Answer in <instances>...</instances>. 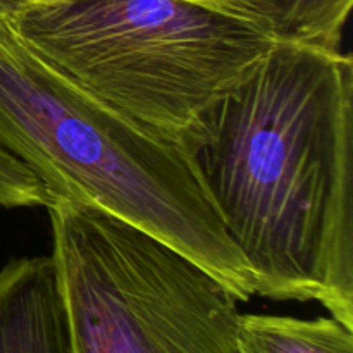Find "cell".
<instances>
[{
	"label": "cell",
	"instance_id": "cell-6",
	"mask_svg": "<svg viewBox=\"0 0 353 353\" xmlns=\"http://www.w3.org/2000/svg\"><path fill=\"white\" fill-rule=\"evenodd\" d=\"M353 0H228L279 43L340 52Z\"/></svg>",
	"mask_w": 353,
	"mask_h": 353
},
{
	"label": "cell",
	"instance_id": "cell-9",
	"mask_svg": "<svg viewBox=\"0 0 353 353\" xmlns=\"http://www.w3.org/2000/svg\"><path fill=\"white\" fill-rule=\"evenodd\" d=\"M31 0H0V17L14 19Z\"/></svg>",
	"mask_w": 353,
	"mask_h": 353
},
{
	"label": "cell",
	"instance_id": "cell-5",
	"mask_svg": "<svg viewBox=\"0 0 353 353\" xmlns=\"http://www.w3.org/2000/svg\"><path fill=\"white\" fill-rule=\"evenodd\" d=\"M0 353H74L52 255L0 268Z\"/></svg>",
	"mask_w": 353,
	"mask_h": 353
},
{
	"label": "cell",
	"instance_id": "cell-10",
	"mask_svg": "<svg viewBox=\"0 0 353 353\" xmlns=\"http://www.w3.org/2000/svg\"><path fill=\"white\" fill-rule=\"evenodd\" d=\"M216 2H221V3H226L228 0H216Z\"/></svg>",
	"mask_w": 353,
	"mask_h": 353
},
{
	"label": "cell",
	"instance_id": "cell-1",
	"mask_svg": "<svg viewBox=\"0 0 353 353\" xmlns=\"http://www.w3.org/2000/svg\"><path fill=\"white\" fill-rule=\"evenodd\" d=\"M255 295L353 330V61L276 41L181 143Z\"/></svg>",
	"mask_w": 353,
	"mask_h": 353
},
{
	"label": "cell",
	"instance_id": "cell-7",
	"mask_svg": "<svg viewBox=\"0 0 353 353\" xmlns=\"http://www.w3.org/2000/svg\"><path fill=\"white\" fill-rule=\"evenodd\" d=\"M243 353H353V330L334 317L240 314Z\"/></svg>",
	"mask_w": 353,
	"mask_h": 353
},
{
	"label": "cell",
	"instance_id": "cell-4",
	"mask_svg": "<svg viewBox=\"0 0 353 353\" xmlns=\"http://www.w3.org/2000/svg\"><path fill=\"white\" fill-rule=\"evenodd\" d=\"M45 209L74 353H243L238 299L207 269L97 207Z\"/></svg>",
	"mask_w": 353,
	"mask_h": 353
},
{
	"label": "cell",
	"instance_id": "cell-8",
	"mask_svg": "<svg viewBox=\"0 0 353 353\" xmlns=\"http://www.w3.org/2000/svg\"><path fill=\"white\" fill-rule=\"evenodd\" d=\"M50 193L19 159L0 147V209L47 207Z\"/></svg>",
	"mask_w": 353,
	"mask_h": 353
},
{
	"label": "cell",
	"instance_id": "cell-3",
	"mask_svg": "<svg viewBox=\"0 0 353 353\" xmlns=\"http://www.w3.org/2000/svg\"><path fill=\"white\" fill-rule=\"evenodd\" d=\"M10 24L74 85L176 143L276 43L216 0H31Z\"/></svg>",
	"mask_w": 353,
	"mask_h": 353
},
{
	"label": "cell",
	"instance_id": "cell-2",
	"mask_svg": "<svg viewBox=\"0 0 353 353\" xmlns=\"http://www.w3.org/2000/svg\"><path fill=\"white\" fill-rule=\"evenodd\" d=\"M0 147L55 196L141 228L216 276L238 302L252 271L203 192L185 148L85 92L0 17Z\"/></svg>",
	"mask_w": 353,
	"mask_h": 353
}]
</instances>
